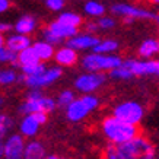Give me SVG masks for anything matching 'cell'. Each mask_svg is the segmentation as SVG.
<instances>
[{"instance_id": "obj_14", "label": "cell", "mask_w": 159, "mask_h": 159, "mask_svg": "<svg viewBox=\"0 0 159 159\" xmlns=\"http://www.w3.org/2000/svg\"><path fill=\"white\" fill-rule=\"evenodd\" d=\"M54 61L57 63L58 67H70L77 63V51H75L67 45L60 47L58 50H56Z\"/></svg>"}, {"instance_id": "obj_33", "label": "cell", "mask_w": 159, "mask_h": 159, "mask_svg": "<svg viewBox=\"0 0 159 159\" xmlns=\"http://www.w3.org/2000/svg\"><path fill=\"white\" fill-rule=\"evenodd\" d=\"M31 116H34V118L38 121L41 125L45 124L47 120H48V114H45V112H37V114H31Z\"/></svg>"}, {"instance_id": "obj_19", "label": "cell", "mask_w": 159, "mask_h": 159, "mask_svg": "<svg viewBox=\"0 0 159 159\" xmlns=\"http://www.w3.org/2000/svg\"><path fill=\"white\" fill-rule=\"evenodd\" d=\"M156 54H159V39L148 38L139 45V56L145 60H152Z\"/></svg>"}, {"instance_id": "obj_3", "label": "cell", "mask_w": 159, "mask_h": 159, "mask_svg": "<svg viewBox=\"0 0 159 159\" xmlns=\"http://www.w3.org/2000/svg\"><path fill=\"white\" fill-rule=\"evenodd\" d=\"M123 64L121 57L116 54H97L91 53L86 54L82 58V67L88 73H102V72H112L114 69L120 67Z\"/></svg>"}, {"instance_id": "obj_40", "label": "cell", "mask_w": 159, "mask_h": 159, "mask_svg": "<svg viewBox=\"0 0 159 159\" xmlns=\"http://www.w3.org/2000/svg\"><path fill=\"white\" fill-rule=\"evenodd\" d=\"M155 20H156V24L159 25V13H156V16H155Z\"/></svg>"}, {"instance_id": "obj_31", "label": "cell", "mask_w": 159, "mask_h": 159, "mask_svg": "<svg viewBox=\"0 0 159 159\" xmlns=\"http://www.w3.org/2000/svg\"><path fill=\"white\" fill-rule=\"evenodd\" d=\"M97 24V28L98 29H102V31H108V29H112L116 26V19L111 18V16H102L99 19L95 22Z\"/></svg>"}, {"instance_id": "obj_15", "label": "cell", "mask_w": 159, "mask_h": 159, "mask_svg": "<svg viewBox=\"0 0 159 159\" xmlns=\"http://www.w3.org/2000/svg\"><path fill=\"white\" fill-rule=\"evenodd\" d=\"M6 48H9L10 51L19 54L25 50H28L32 47V41L29 38L28 35H20V34H13L9 35L6 38Z\"/></svg>"}, {"instance_id": "obj_1", "label": "cell", "mask_w": 159, "mask_h": 159, "mask_svg": "<svg viewBox=\"0 0 159 159\" xmlns=\"http://www.w3.org/2000/svg\"><path fill=\"white\" fill-rule=\"evenodd\" d=\"M155 146L148 137H139L127 142L121 146L108 145L104 156L105 159H155Z\"/></svg>"}, {"instance_id": "obj_10", "label": "cell", "mask_w": 159, "mask_h": 159, "mask_svg": "<svg viewBox=\"0 0 159 159\" xmlns=\"http://www.w3.org/2000/svg\"><path fill=\"white\" fill-rule=\"evenodd\" d=\"M123 66L133 76H159V60H123Z\"/></svg>"}, {"instance_id": "obj_34", "label": "cell", "mask_w": 159, "mask_h": 159, "mask_svg": "<svg viewBox=\"0 0 159 159\" xmlns=\"http://www.w3.org/2000/svg\"><path fill=\"white\" fill-rule=\"evenodd\" d=\"M10 2L9 0H0V13H5L6 10H9Z\"/></svg>"}, {"instance_id": "obj_25", "label": "cell", "mask_w": 159, "mask_h": 159, "mask_svg": "<svg viewBox=\"0 0 159 159\" xmlns=\"http://www.w3.org/2000/svg\"><path fill=\"white\" fill-rule=\"evenodd\" d=\"M118 48V43L116 39H101L95 48L92 50V53L97 54H112Z\"/></svg>"}, {"instance_id": "obj_21", "label": "cell", "mask_w": 159, "mask_h": 159, "mask_svg": "<svg viewBox=\"0 0 159 159\" xmlns=\"http://www.w3.org/2000/svg\"><path fill=\"white\" fill-rule=\"evenodd\" d=\"M58 22H61L64 25H69V26H73V28H80V25H82V16L76 12H61V13L58 15L57 18Z\"/></svg>"}, {"instance_id": "obj_28", "label": "cell", "mask_w": 159, "mask_h": 159, "mask_svg": "<svg viewBox=\"0 0 159 159\" xmlns=\"http://www.w3.org/2000/svg\"><path fill=\"white\" fill-rule=\"evenodd\" d=\"M20 70L24 73V76L37 77L41 76L47 70V66H45V63H37V64H32V66H28V67H22Z\"/></svg>"}, {"instance_id": "obj_2", "label": "cell", "mask_w": 159, "mask_h": 159, "mask_svg": "<svg viewBox=\"0 0 159 159\" xmlns=\"http://www.w3.org/2000/svg\"><path fill=\"white\" fill-rule=\"evenodd\" d=\"M101 131L104 137L110 142V145H116V146L124 145V143L140 136L139 125L127 124V123L118 120V118L112 116H108L102 120Z\"/></svg>"}, {"instance_id": "obj_26", "label": "cell", "mask_w": 159, "mask_h": 159, "mask_svg": "<svg viewBox=\"0 0 159 159\" xmlns=\"http://www.w3.org/2000/svg\"><path fill=\"white\" fill-rule=\"evenodd\" d=\"M13 127V120L12 117L7 114L0 112V143H5V140L9 137L7 133L10 131V129Z\"/></svg>"}, {"instance_id": "obj_32", "label": "cell", "mask_w": 159, "mask_h": 159, "mask_svg": "<svg viewBox=\"0 0 159 159\" xmlns=\"http://www.w3.org/2000/svg\"><path fill=\"white\" fill-rule=\"evenodd\" d=\"M45 6H47L50 10L60 12V10L64 7V2H63V0H47V2H45Z\"/></svg>"}, {"instance_id": "obj_8", "label": "cell", "mask_w": 159, "mask_h": 159, "mask_svg": "<svg viewBox=\"0 0 159 159\" xmlns=\"http://www.w3.org/2000/svg\"><path fill=\"white\" fill-rule=\"evenodd\" d=\"M111 13L121 16L123 19H155L156 13L150 12L148 9L133 6L130 3H116L111 6Z\"/></svg>"}, {"instance_id": "obj_38", "label": "cell", "mask_w": 159, "mask_h": 159, "mask_svg": "<svg viewBox=\"0 0 159 159\" xmlns=\"http://www.w3.org/2000/svg\"><path fill=\"white\" fill-rule=\"evenodd\" d=\"M3 105H5V98H3L2 95H0V110L3 108Z\"/></svg>"}, {"instance_id": "obj_4", "label": "cell", "mask_w": 159, "mask_h": 159, "mask_svg": "<svg viewBox=\"0 0 159 159\" xmlns=\"http://www.w3.org/2000/svg\"><path fill=\"white\" fill-rule=\"evenodd\" d=\"M98 107H99V98L97 95H83L80 98H76L66 108V117L73 123H77L85 120Z\"/></svg>"}, {"instance_id": "obj_16", "label": "cell", "mask_w": 159, "mask_h": 159, "mask_svg": "<svg viewBox=\"0 0 159 159\" xmlns=\"http://www.w3.org/2000/svg\"><path fill=\"white\" fill-rule=\"evenodd\" d=\"M39 123L34 118V116H24L19 123V134L22 137H34L39 130Z\"/></svg>"}, {"instance_id": "obj_30", "label": "cell", "mask_w": 159, "mask_h": 159, "mask_svg": "<svg viewBox=\"0 0 159 159\" xmlns=\"http://www.w3.org/2000/svg\"><path fill=\"white\" fill-rule=\"evenodd\" d=\"M110 76L112 79H118V80H127V79H131V77H134L131 75V72L129 69H125L123 64H121L120 67L114 69L112 72H110Z\"/></svg>"}, {"instance_id": "obj_27", "label": "cell", "mask_w": 159, "mask_h": 159, "mask_svg": "<svg viewBox=\"0 0 159 159\" xmlns=\"http://www.w3.org/2000/svg\"><path fill=\"white\" fill-rule=\"evenodd\" d=\"M75 99H76V97H75V92L70 91V89H64V91H61L60 93H58V97H57V99H56V102H57L58 107H61V108H67V107L70 105Z\"/></svg>"}, {"instance_id": "obj_18", "label": "cell", "mask_w": 159, "mask_h": 159, "mask_svg": "<svg viewBox=\"0 0 159 159\" xmlns=\"http://www.w3.org/2000/svg\"><path fill=\"white\" fill-rule=\"evenodd\" d=\"M35 28H37V20H35L34 16H29V15H24L22 18H19L13 26L16 34L28 35V37L31 32H34Z\"/></svg>"}, {"instance_id": "obj_7", "label": "cell", "mask_w": 159, "mask_h": 159, "mask_svg": "<svg viewBox=\"0 0 159 159\" xmlns=\"http://www.w3.org/2000/svg\"><path fill=\"white\" fill-rule=\"evenodd\" d=\"M63 75L61 67H58L57 64L56 66H51V67H47V70L41 75V76L37 77H29V76H22L19 77V80L25 83V86H28L29 89H41V88H45L54 83L56 80H58Z\"/></svg>"}, {"instance_id": "obj_13", "label": "cell", "mask_w": 159, "mask_h": 159, "mask_svg": "<svg viewBox=\"0 0 159 159\" xmlns=\"http://www.w3.org/2000/svg\"><path fill=\"white\" fill-rule=\"evenodd\" d=\"M101 39L98 38L95 34H77L76 37H73L67 41V47L73 48L75 51H80V50H93L99 44Z\"/></svg>"}, {"instance_id": "obj_20", "label": "cell", "mask_w": 159, "mask_h": 159, "mask_svg": "<svg viewBox=\"0 0 159 159\" xmlns=\"http://www.w3.org/2000/svg\"><path fill=\"white\" fill-rule=\"evenodd\" d=\"M24 159H45V148L38 140H31L25 146Z\"/></svg>"}, {"instance_id": "obj_9", "label": "cell", "mask_w": 159, "mask_h": 159, "mask_svg": "<svg viewBox=\"0 0 159 159\" xmlns=\"http://www.w3.org/2000/svg\"><path fill=\"white\" fill-rule=\"evenodd\" d=\"M105 75L102 73H82L76 77L75 88L83 95H93V92L98 91L99 88L105 83Z\"/></svg>"}, {"instance_id": "obj_5", "label": "cell", "mask_w": 159, "mask_h": 159, "mask_svg": "<svg viewBox=\"0 0 159 159\" xmlns=\"http://www.w3.org/2000/svg\"><path fill=\"white\" fill-rule=\"evenodd\" d=\"M111 116L127 124L139 125L145 117V107L137 101H123L114 105Z\"/></svg>"}, {"instance_id": "obj_11", "label": "cell", "mask_w": 159, "mask_h": 159, "mask_svg": "<svg viewBox=\"0 0 159 159\" xmlns=\"http://www.w3.org/2000/svg\"><path fill=\"white\" fill-rule=\"evenodd\" d=\"M57 107V102L50 97H41L38 99H25L19 105V112L24 116H31V114H37V112H45L48 114L54 108Z\"/></svg>"}, {"instance_id": "obj_6", "label": "cell", "mask_w": 159, "mask_h": 159, "mask_svg": "<svg viewBox=\"0 0 159 159\" xmlns=\"http://www.w3.org/2000/svg\"><path fill=\"white\" fill-rule=\"evenodd\" d=\"M77 35V28H73V26H69V25H64L61 22H58L57 19L50 22L47 25V28L43 31V37L45 43L51 44V45H56V44H60L63 39H70L73 37Z\"/></svg>"}, {"instance_id": "obj_24", "label": "cell", "mask_w": 159, "mask_h": 159, "mask_svg": "<svg viewBox=\"0 0 159 159\" xmlns=\"http://www.w3.org/2000/svg\"><path fill=\"white\" fill-rule=\"evenodd\" d=\"M83 10L88 16H92V18H102L104 13H105V6L99 3V2H95V0H89L85 3L83 6Z\"/></svg>"}, {"instance_id": "obj_36", "label": "cell", "mask_w": 159, "mask_h": 159, "mask_svg": "<svg viewBox=\"0 0 159 159\" xmlns=\"http://www.w3.org/2000/svg\"><path fill=\"white\" fill-rule=\"evenodd\" d=\"M6 45V38H5V35L0 32V48H3Z\"/></svg>"}, {"instance_id": "obj_22", "label": "cell", "mask_w": 159, "mask_h": 159, "mask_svg": "<svg viewBox=\"0 0 159 159\" xmlns=\"http://www.w3.org/2000/svg\"><path fill=\"white\" fill-rule=\"evenodd\" d=\"M37 63H41V61L38 60V57H37V54H35L32 47L18 54V66H19L20 69L32 66V64H37Z\"/></svg>"}, {"instance_id": "obj_37", "label": "cell", "mask_w": 159, "mask_h": 159, "mask_svg": "<svg viewBox=\"0 0 159 159\" xmlns=\"http://www.w3.org/2000/svg\"><path fill=\"white\" fill-rule=\"evenodd\" d=\"M3 156H5V146L3 143H0V159H3Z\"/></svg>"}, {"instance_id": "obj_23", "label": "cell", "mask_w": 159, "mask_h": 159, "mask_svg": "<svg viewBox=\"0 0 159 159\" xmlns=\"http://www.w3.org/2000/svg\"><path fill=\"white\" fill-rule=\"evenodd\" d=\"M19 75L12 67H2L0 69V86H10L19 80Z\"/></svg>"}, {"instance_id": "obj_29", "label": "cell", "mask_w": 159, "mask_h": 159, "mask_svg": "<svg viewBox=\"0 0 159 159\" xmlns=\"http://www.w3.org/2000/svg\"><path fill=\"white\" fill-rule=\"evenodd\" d=\"M0 63L2 64H13V66H18V54L10 51L9 48H0Z\"/></svg>"}, {"instance_id": "obj_35", "label": "cell", "mask_w": 159, "mask_h": 159, "mask_svg": "<svg viewBox=\"0 0 159 159\" xmlns=\"http://www.w3.org/2000/svg\"><path fill=\"white\" fill-rule=\"evenodd\" d=\"M12 28H13V26H12L9 22H0V32H2L3 35H5V32L10 31Z\"/></svg>"}, {"instance_id": "obj_17", "label": "cell", "mask_w": 159, "mask_h": 159, "mask_svg": "<svg viewBox=\"0 0 159 159\" xmlns=\"http://www.w3.org/2000/svg\"><path fill=\"white\" fill-rule=\"evenodd\" d=\"M32 48H34L37 57L41 63H45L54 58V54H56V50H54V45L45 43V41H37V43L32 44Z\"/></svg>"}, {"instance_id": "obj_39", "label": "cell", "mask_w": 159, "mask_h": 159, "mask_svg": "<svg viewBox=\"0 0 159 159\" xmlns=\"http://www.w3.org/2000/svg\"><path fill=\"white\" fill-rule=\"evenodd\" d=\"M45 159H58L56 155H48V156H45Z\"/></svg>"}, {"instance_id": "obj_12", "label": "cell", "mask_w": 159, "mask_h": 159, "mask_svg": "<svg viewBox=\"0 0 159 159\" xmlns=\"http://www.w3.org/2000/svg\"><path fill=\"white\" fill-rule=\"evenodd\" d=\"M5 156L3 159H24L25 155V143L24 137L19 133L9 134V137L5 140Z\"/></svg>"}]
</instances>
